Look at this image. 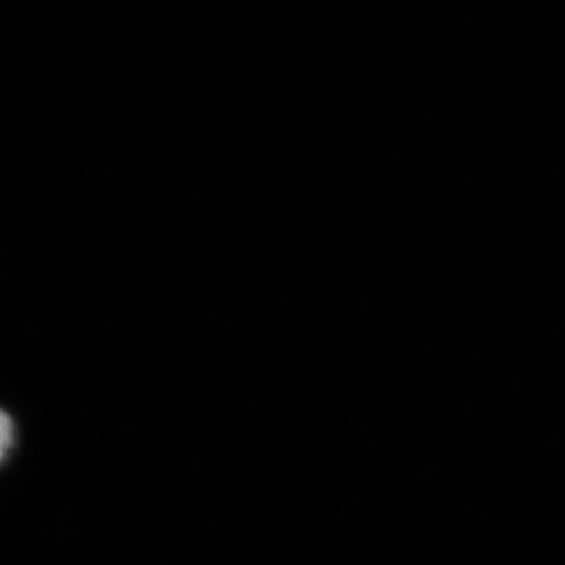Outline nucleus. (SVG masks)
Listing matches in <instances>:
<instances>
[{
  "mask_svg": "<svg viewBox=\"0 0 565 565\" xmlns=\"http://www.w3.org/2000/svg\"><path fill=\"white\" fill-rule=\"evenodd\" d=\"M13 423H11L10 416L4 411H0V463L2 459L10 452L11 445H13Z\"/></svg>",
  "mask_w": 565,
  "mask_h": 565,
  "instance_id": "nucleus-1",
  "label": "nucleus"
}]
</instances>
